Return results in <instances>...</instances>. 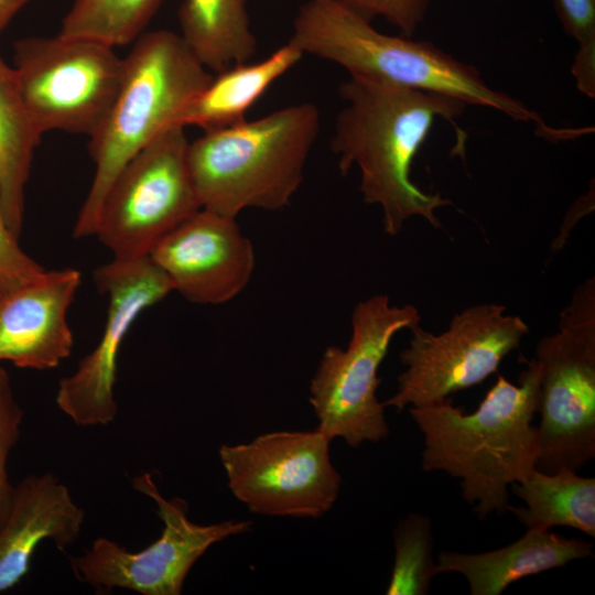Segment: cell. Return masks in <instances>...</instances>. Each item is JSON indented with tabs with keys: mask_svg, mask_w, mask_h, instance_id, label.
Instances as JSON below:
<instances>
[{
	"mask_svg": "<svg viewBox=\"0 0 595 595\" xmlns=\"http://www.w3.org/2000/svg\"><path fill=\"white\" fill-rule=\"evenodd\" d=\"M344 107L335 120L331 148L343 175L357 166L364 201L382 209L385 231L396 236L413 216L442 227L435 212L451 205L411 180V165L436 119L455 125L466 104L443 94L380 77L350 74L339 85Z\"/></svg>",
	"mask_w": 595,
	"mask_h": 595,
	"instance_id": "cell-1",
	"label": "cell"
},
{
	"mask_svg": "<svg viewBox=\"0 0 595 595\" xmlns=\"http://www.w3.org/2000/svg\"><path fill=\"white\" fill-rule=\"evenodd\" d=\"M526 365L518 385L498 376L473 412L465 413L450 399L409 408L423 435L422 468L442 470L461 480L465 501L484 519L509 507L513 483L530 474L537 464L539 367L534 358Z\"/></svg>",
	"mask_w": 595,
	"mask_h": 595,
	"instance_id": "cell-2",
	"label": "cell"
},
{
	"mask_svg": "<svg viewBox=\"0 0 595 595\" xmlns=\"http://www.w3.org/2000/svg\"><path fill=\"white\" fill-rule=\"evenodd\" d=\"M303 54L337 64L350 74L368 75L443 94L466 105L498 110L516 121L533 122L537 133L558 141L553 129L522 101L493 89L472 65L428 41L388 35L339 0H306L289 40Z\"/></svg>",
	"mask_w": 595,
	"mask_h": 595,
	"instance_id": "cell-3",
	"label": "cell"
},
{
	"mask_svg": "<svg viewBox=\"0 0 595 595\" xmlns=\"http://www.w3.org/2000/svg\"><path fill=\"white\" fill-rule=\"evenodd\" d=\"M213 78L181 34L142 33L127 56L113 101L88 150L90 188L74 226L75 238L94 236L102 202L125 165L166 127Z\"/></svg>",
	"mask_w": 595,
	"mask_h": 595,
	"instance_id": "cell-4",
	"label": "cell"
},
{
	"mask_svg": "<svg viewBox=\"0 0 595 595\" xmlns=\"http://www.w3.org/2000/svg\"><path fill=\"white\" fill-rule=\"evenodd\" d=\"M320 132L313 102L204 131L187 160L202 208L237 218L247 208L279 210L298 192Z\"/></svg>",
	"mask_w": 595,
	"mask_h": 595,
	"instance_id": "cell-5",
	"label": "cell"
},
{
	"mask_svg": "<svg viewBox=\"0 0 595 595\" xmlns=\"http://www.w3.org/2000/svg\"><path fill=\"white\" fill-rule=\"evenodd\" d=\"M540 424L536 468L577 472L595 457V280L573 291L559 331L536 347Z\"/></svg>",
	"mask_w": 595,
	"mask_h": 595,
	"instance_id": "cell-6",
	"label": "cell"
},
{
	"mask_svg": "<svg viewBox=\"0 0 595 595\" xmlns=\"http://www.w3.org/2000/svg\"><path fill=\"white\" fill-rule=\"evenodd\" d=\"M420 321L414 305H392L382 294L354 307L347 347H327L311 381L309 400L318 419L317 430L331 441L343 437L353 447L389 435L385 405L377 398L378 370L393 336Z\"/></svg>",
	"mask_w": 595,
	"mask_h": 595,
	"instance_id": "cell-7",
	"label": "cell"
},
{
	"mask_svg": "<svg viewBox=\"0 0 595 595\" xmlns=\"http://www.w3.org/2000/svg\"><path fill=\"white\" fill-rule=\"evenodd\" d=\"M185 128L171 125L140 150L107 192L95 235L117 260L150 256L202 206L191 175Z\"/></svg>",
	"mask_w": 595,
	"mask_h": 595,
	"instance_id": "cell-8",
	"label": "cell"
},
{
	"mask_svg": "<svg viewBox=\"0 0 595 595\" xmlns=\"http://www.w3.org/2000/svg\"><path fill=\"white\" fill-rule=\"evenodd\" d=\"M12 66L39 130L91 136L106 117L121 78L115 47L85 37L31 36L13 45Z\"/></svg>",
	"mask_w": 595,
	"mask_h": 595,
	"instance_id": "cell-9",
	"label": "cell"
},
{
	"mask_svg": "<svg viewBox=\"0 0 595 595\" xmlns=\"http://www.w3.org/2000/svg\"><path fill=\"white\" fill-rule=\"evenodd\" d=\"M410 331L409 346L400 353L405 369L396 393L383 402L398 411L440 403L482 383L520 346L529 327L505 305L483 303L455 314L440 334L419 324Z\"/></svg>",
	"mask_w": 595,
	"mask_h": 595,
	"instance_id": "cell-10",
	"label": "cell"
},
{
	"mask_svg": "<svg viewBox=\"0 0 595 595\" xmlns=\"http://www.w3.org/2000/svg\"><path fill=\"white\" fill-rule=\"evenodd\" d=\"M329 442L317 429L271 432L249 443L223 445L219 457L230 491L251 512L320 518L340 487Z\"/></svg>",
	"mask_w": 595,
	"mask_h": 595,
	"instance_id": "cell-11",
	"label": "cell"
},
{
	"mask_svg": "<svg viewBox=\"0 0 595 595\" xmlns=\"http://www.w3.org/2000/svg\"><path fill=\"white\" fill-rule=\"evenodd\" d=\"M132 486L156 504V513L164 524L162 533L138 552L101 537L84 554L72 558L74 575L95 588L178 595L190 570L210 545L240 534L251 526L246 520L194 523L187 517L186 501L177 497L165 499L150 474L136 476Z\"/></svg>",
	"mask_w": 595,
	"mask_h": 595,
	"instance_id": "cell-12",
	"label": "cell"
},
{
	"mask_svg": "<svg viewBox=\"0 0 595 595\" xmlns=\"http://www.w3.org/2000/svg\"><path fill=\"white\" fill-rule=\"evenodd\" d=\"M94 279L108 298L102 335L76 371L60 381L55 398L58 409L79 426L107 425L115 420L118 404L113 388L122 342L141 313L174 291L150 256L112 259L95 270Z\"/></svg>",
	"mask_w": 595,
	"mask_h": 595,
	"instance_id": "cell-13",
	"label": "cell"
},
{
	"mask_svg": "<svg viewBox=\"0 0 595 595\" xmlns=\"http://www.w3.org/2000/svg\"><path fill=\"white\" fill-rule=\"evenodd\" d=\"M150 258L187 301L217 305L236 298L255 269L251 241L236 218L201 208L167 234Z\"/></svg>",
	"mask_w": 595,
	"mask_h": 595,
	"instance_id": "cell-14",
	"label": "cell"
},
{
	"mask_svg": "<svg viewBox=\"0 0 595 595\" xmlns=\"http://www.w3.org/2000/svg\"><path fill=\"white\" fill-rule=\"evenodd\" d=\"M80 272L46 270L0 305V361L24 369L57 367L73 348L67 312L80 285Z\"/></svg>",
	"mask_w": 595,
	"mask_h": 595,
	"instance_id": "cell-15",
	"label": "cell"
},
{
	"mask_svg": "<svg viewBox=\"0 0 595 595\" xmlns=\"http://www.w3.org/2000/svg\"><path fill=\"white\" fill-rule=\"evenodd\" d=\"M85 511L52 473L28 475L14 487L9 515L0 528V593L18 585L30 571L44 540L66 550L78 538Z\"/></svg>",
	"mask_w": 595,
	"mask_h": 595,
	"instance_id": "cell-16",
	"label": "cell"
},
{
	"mask_svg": "<svg viewBox=\"0 0 595 595\" xmlns=\"http://www.w3.org/2000/svg\"><path fill=\"white\" fill-rule=\"evenodd\" d=\"M593 556V544L549 530H527L515 542L483 553L443 551L436 573H458L472 595H499L510 584L542 572Z\"/></svg>",
	"mask_w": 595,
	"mask_h": 595,
	"instance_id": "cell-17",
	"label": "cell"
},
{
	"mask_svg": "<svg viewBox=\"0 0 595 595\" xmlns=\"http://www.w3.org/2000/svg\"><path fill=\"white\" fill-rule=\"evenodd\" d=\"M303 55L288 41L260 62L236 64L216 73L176 115L173 125L208 131L245 121L248 110Z\"/></svg>",
	"mask_w": 595,
	"mask_h": 595,
	"instance_id": "cell-18",
	"label": "cell"
},
{
	"mask_svg": "<svg viewBox=\"0 0 595 595\" xmlns=\"http://www.w3.org/2000/svg\"><path fill=\"white\" fill-rule=\"evenodd\" d=\"M510 490L526 506L508 507L527 530L576 529L595 537V478L570 468L544 473L534 468Z\"/></svg>",
	"mask_w": 595,
	"mask_h": 595,
	"instance_id": "cell-19",
	"label": "cell"
},
{
	"mask_svg": "<svg viewBox=\"0 0 595 595\" xmlns=\"http://www.w3.org/2000/svg\"><path fill=\"white\" fill-rule=\"evenodd\" d=\"M178 21L185 43L215 74L249 62L257 52L247 0H183Z\"/></svg>",
	"mask_w": 595,
	"mask_h": 595,
	"instance_id": "cell-20",
	"label": "cell"
},
{
	"mask_svg": "<svg viewBox=\"0 0 595 595\" xmlns=\"http://www.w3.org/2000/svg\"><path fill=\"white\" fill-rule=\"evenodd\" d=\"M42 136L24 102L13 68L0 58V199L6 220L19 238L25 186Z\"/></svg>",
	"mask_w": 595,
	"mask_h": 595,
	"instance_id": "cell-21",
	"label": "cell"
},
{
	"mask_svg": "<svg viewBox=\"0 0 595 595\" xmlns=\"http://www.w3.org/2000/svg\"><path fill=\"white\" fill-rule=\"evenodd\" d=\"M163 0H73L58 34L85 37L112 47L133 43Z\"/></svg>",
	"mask_w": 595,
	"mask_h": 595,
	"instance_id": "cell-22",
	"label": "cell"
},
{
	"mask_svg": "<svg viewBox=\"0 0 595 595\" xmlns=\"http://www.w3.org/2000/svg\"><path fill=\"white\" fill-rule=\"evenodd\" d=\"M394 563L387 594L425 595L436 573L433 560L432 520L411 513L393 531Z\"/></svg>",
	"mask_w": 595,
	"mask_h": 595,
	"instance_id": "cell-23",
	"label": "cell"
},
{
	"mask_svg": "<svg viewBox=\"0 0 595 595\" xmlns=\"http://www.w3.org/2000/svg\"><path fill=\"white\" fill-rule=\"evenodd\" d=\"M555 12L566 34L578 50L572 74L578 90L595 97V0H553Z\"/></svg>",
	"mask_w": 595,
	"mask_h": 595,
	"instance_id": "cell-24",
	"label": "cell"
},
{
	"mask_svg": "<svg viewBox=\"0 0 595 595\" xmlns=\"http://www.w3.org/2000/svg\"><path fill=\"white\" fill-rule=\"evenodd\" d=\"M23 410L15 399L8 370L0 366V528L12 504L15 485L9 480L8 458L21 435Z\"/></svg>",
	"mask_w": 595,
	"mask_h": 595,
	"instance_id": "cell-25",
	"label": "cell"
},
{
	"mask_svg": "<svg viewBox=\"0 0 595 595\" xmlns=\"http://www.w3.org/2000/svg\"><path fill=\"white\" fill-rule=\"evenodd\" d=\"M45 272L46 269L20 247L19 237L6 220L0 199V305Z\"/></svg>",
	"mask_w": 595,
	"mask_h": 595,
	"instance_id": "cell-26",
	"label": "cell"
},
{
	"mask_svg": "<svg viewBox=\"0 0 595 595\" xmlns=\"http://www.w3.org/2000/svg\"><path fill=\"white\" fill-rule=\"evenodd\" d=\"M368 20L386 19L401 35L411 37L423 22L431 0H339Z\"/></svg>",
	"mask_w": 595,
	"mask_h": 595,
	"instance_id": "cell-27",
	"label": "cell"
},
{
	"mask_svg": "<svg viewBox=\"0 0 595 595\" xmlns=\"http://www.w3.org/2000/svg\"><path fill=\"white\" fill-rule=\"evenodd\" d=\"M30 0H0V33Z\"/></svg>",
	"mask_w": 595,
	"mask_h": 595,
	"instance_id": "cell-28",
	"label": "cell"
}]
</instances>
